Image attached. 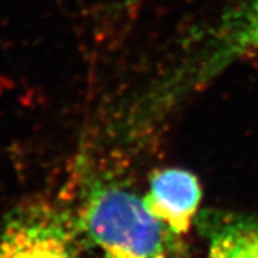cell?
I'll list each match as a JSON object with an SVG mask.
<instances>
[{"label":"cell","instance_id":"1","mask_svg":"<svg viewBox=\"0 0 258 258\" xmlns=\"http://www.w3.org/2000/svg\"><path fill=\"white\" fill-rule=\"evenodd\" d=\"M258 53V0H244L197 32L151 92L149 113L166 115L242 57Z\"/></svg>","mask_w":258,"mask_h":258},{"label":"cell","instance_id":"2","mask_svg":"<svg viewBox=\"0 0 258 258\" xmlns=\"http://www.w3.org/2000/svg\"><path fill=\"white\" fill-rule=\"evenodd\" d=\"M78 224L106 258L165 257L175 245V232L149 212L144 198L119 184L93 185Z\"/></svg>","mask_w":258,"mask_h":258},{"label":"cell","instance_id":"3","mask_svg":"<svg viewBox=\"0 0 258 258\" xmlns=\"http://www.w3.org/2000/svg\"><path fill=\"white\" fill-rule=\"evenodd\" d=\"M79 230V224L57 207H20L0 231V258H83Z\"/></svg>","mask_w":258,"mask_h":258},{"label":"cell","instance_id":"4","mask_svg":"<svg viewBox=\"0 0 258 258\" xmlns=\"http://www.w3.org/2000/svg\"><path fill=\"white\" fill-rule=\"evenodd\" d=\"M201 197V185L192 172L165 168L152 175L144 203L155 218L181 235L189 230Z\"/></svg>","mask_w":258,"mask_h":258},{"label":"cell","instance_id":"5","mask_svg":"<svg viewBox=\"0 0 258 258\" xmlns=\"http://www.w3.org/2000/svg\"><path fill=\"white\" fill-rule=\"evenodd\" d=\"M211 258H258V224L238 222L214 232Z\"/></svg>","mask_w":258,"mask_h":258},{"label":"cell","instance_id":"6","mask_svg":"<svg viewBox=\"0 0 258 258\" xmlns=\"http://www.w3.org/2000/svg\"><path fill=\"white\" fill-rule=\"evenodd\" d=\"M159 258H168V257H166V255H165V257H159Z\"/></svg>","mask_w":258,"mask_h":258}]
</instances>
